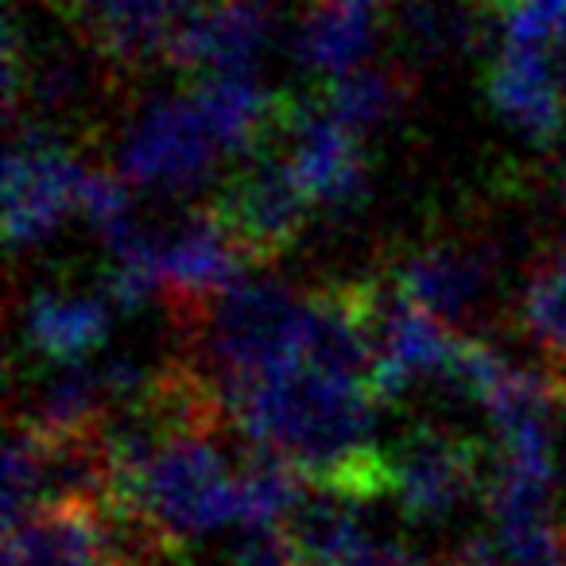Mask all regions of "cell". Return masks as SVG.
<instances>
[{
	"instance_id": "obj_1",
	"label": "cell",
	"mask_w": 566,
	"mask_h": 566,
	"mask_svg": "<svg viewBox=\"0 0 566 566\" xmlns=\"http://www.w3.org/2000/svg\"><path fill=\"white\" fill-rule=\"evenodd\" d=\"M373 403L365 380L334 377L311 361L280 365L226 392L229 419L252 447L354 501L392 493L388 450L373 447Z\"/></svg>"
},
{
	"instance_id": "obj_2",
	"label": "cell",
	"mask_w": 566,
	"mask_h": 566,
	"mask_svg": "<svg viewBox=\"0 0 566 566\" xmlns=\"http://www.w3.org/2000/svg\"><path fill=\"white\" fill-rule=\"evenodd\" d=\"M226 427H182L167 431L148 462L117 489L113 516H133L167 547L241 524V481L237 465L218 447Z\"/></svg>"
},
{
	"instance_id": "obj_3",
	"label": "cell",
	"mask_w": 566,
	"mask_h": 566,
	"mask_svg": "<svg viewBox=\"0 0 566 566\" xmlns=\"http://www.w3.org/2000/svg\"><path fill=\"white\" fill-rule=\"evenodd\" d=\"M187 334L190 365L226 400L229 388L256 380L280 365L303 361L307 295L275 280H237L202 303H175Z\"/></svg>"
},
{
	"instance_id": "obj_4",
	"label": "cell",
	"mask_w": 566,
	"mask_h": 566,
	"mask_svg": "<svg viewBox=\"0 0 566 566\" xmlns=\"http://www.w3.org/2000/svg\"><path fill=\"white\" fill-rule=\"evenodd\" d=\"M218 156H226V148L218 144L195 90H190V94L151 97L128 120L117 148V171L133 187L190 195L213 175Z\"/></svg>"
},
{
	"instance_id": "obj_5",
	"label": "cell",
	"mask_w": 566,
	"mask_h": 566,
	"mask_svg": "<svg viewBox=\"0 0 566 566\" xmlns=\"http://www.w3.org/2000/svg\"><path fill=\"white\" fill-rule=\"evenodd\" d=\"M315 198L292 171L287 156H268L264 148L252 164L213 198V218L233 233L252 264H268L303 237Z\"/></svg>"
},
{
	"instance_id": "obj_6",
	"label": "cell",
	"mask_w": 566,
	"mask_h": 566,
	"mask_svg": "<svg viewBox=\"0 0 566 566\" xmlns=\"http://www.w3.org/2000/svg\"><path fill=\"white\" fill-rule=\"evenodd\" d=\"M86 164L63 148L55 133L28 125L12 136L4 159V237L12 249L43 244L78 210V179Z\"/></svg>"
},
{
	"instance_id": "obj_7",
	"label": "cell",
	"mask_w": 566,
	"mask_h": 566,
	"mask_svg": "<svg viewBox=\"0 0 566 566\" xmlns=\"http://www.w3.org/2000/svg\"><path fill=\"white\" fill-rule=\"evenodd\" d=\"M392 496L416 524L447 520L481 485V450L450 427L419 423L388 450Z\"/></svg>"
},
{
	"instance_id": "obj_8",
	"label": "cell",
	"mask_w": 566,
	"mask_h": 566,
	"mask_svg": "<svg viewBox=\"0 0 566 566\" xmlns=\"http://www.w3.org/2000/svg\"><path fill=\"white\" fill-rule=\"evenodd\" d=\"M272 40V9L264 0H202L175 20L164 59L179 71H249Z\"/></svg>"
},
{
	"instance_id": "obj_9",
	"label": "cell",
	"mask_w": 566,
	"mask_h": 566,
	"mask_svg": "<svg viewBox=\"0 0 566 566\" xmlns=\"http://www.w3.org/2000/svg\"><path fill=\"white\" fill-rule=\"evenodd\" d=\"M283 136L292 140L287 164L300 175L315 206L354 210L365 198V156L361 136L349 133L326 105H287Z\"/></svg>"
},
{
	"instance_id": "obj_10",
	"label": "cell",
	"mask_w": 566,
	"mask_h": 566,
	"mask_svg": "<svg viewBox=\"0 0 566 566\" xmlns=\"http://www.w3.org/2000/svg\"><path fill=\"white\" fill-rule=\"evenodd\" d=\"M392 283L416 307L431 311L434 318L450 326H465L493 295L496 256L485 244L434 241L411 252L396 268Z\"/></svg>"
},
{
	"instance_id": "obj_11",
	"label": "cell",
	"mask_w": 566,
	"mask_h": 566,
	"mask_svg": "<svg viewBox=\"0 0 566 566\" xmlns=\"http://www.w3.org/2000/svg\"><path fill=\"white\" fill-rule=\"evenodd\" d=\"M489 102L496 117L532 144H551L566 125V97L558 86L551 48L504 35L501 55L489 71Z\"/></svg>"
},
{
	"instance_id": "obj_12",
	"label": "cell",
	"mask_w": 566,
	"mask_h": 566,
	"mask_svg": "<svg viewBox=\"0 0 566 566\" xmlns=\"http://www.w3.org/2000/svg\"><path fill=\"white\" fill-rule=\"evenodd\" d=\"M113 524L105 504H43L4 532V566H109Z\"/></svg>"
},
{
	"instance_id": "obj_13",
	"label": "cell",
	"mask_w": 566,
	"mask_h": 566,
	"mask_svg": "<svg viewBox=\"0 0 566 566\" xmlns=\"http://www.w3.org/2000/svg\"><path fill=\"white\" fill-rule=\"evenodd\" d=\"M244 264L252 260L233 241V233L213 218V210L195 213L171 233H159V272H164V287L171 292V307L202 303L226 292L229 283L241 280Z\"/></svg>"
},
{
	"instance_id": "obj_14",
	"label": "cell",
	"mask_w": 566,
	"mask_h": 566,
	"mask_svg": "<svg viewBox=\"0 0 566 566\" xmlns=\"http://www.w3.org/2000/svg\"><path fill=\"white\" fill-rule=\"evenodd\" d=\"M113 300L102 292H66V287H48L35 292L24 307V338L35 357L51 365L86 361L105 346L113 331Z\"/></svg>"
},
{
	"instance_id": "obj_15",
	"label": "cell",
	"mask_w": 566,
	"mask_h": 566,
	"mask_svg": "<svg viewBox=\"0 0 566 566\" xmlns=\"http://www.w3.org/2000/svg\"><path fill=\"white\" fill-rule=\"evenodd\" d=\"M90 48L120 66L164 59L167 35L182 17L171 0H66Z\"/></svg>"
},
{
	"instance_id": "obj_16",
	"label": "cell",
	"mask_w": 566,
	"mask_h": 566,
	"mask_svg": "<svg viewBox=\"0 0 566 566\" xmlns=\"http://www.w3.org/2000/svg\"><path fill=\"white\" fill-rule=\"evenodd\" d=\"M380 32V0H311L307 17L295 32V59L311 74L338 78L373 51Z\"/></svg>"
},
{
	"instance_id": "obj_17",
	"label": "cell",
	"mask_w": 566,
	"mask_h": 566,
	"mask_svg": "<svg viewBox=\"0 0 566 566\" xmlns=\"http://www.w3.org/2000/svg\"><path fill=\"white\" fill-rule=\"evenodd\" d=\"M283 527L292 535V547L303 566H349L357 551L369 543L361 520H357V501L346 493L315 485L311 496L303 493Z\"/></svg>"
},
{
	"instance_id": "obj_18",
	"label": "cell",
	"mask_w": 566,
	"mask_h": 566,
	"mask_svg": "<svg viewBox=\"0 0 566 566\" xmlns=\"http://www.w3.org/2000/svg\"><path fill=\"white\" fill-rule=\"evenodd\" d=\"M520 323L527 338L566 373V241L547 249L532 264L520 295Z\"/></svg>"
},
{
	"instance_id": "obj_19",
	"label": "cell",
	"mask_w": 566,
	"mask_h": 566,
	"mask_svg": "<svg viewBox=\"0 0 566 566\" xmlns=\"http://www.w3.org/2000/svg\"><path fill=\"white\" fill-rule=\"evenodd\" d=\"M403 97H408V82L400 71L388 66H357L349 74L331 78L323 94V105L349 128V133L365 136L373 128L388 125L400 113Z\"/></svg>"
},
{
	"instance_id": "obj_20",
	"label": "cell",
	"mask_w": 566,
	"mask_h": 566,
	"mask_svg": "<svg viewBox=\"0 0 566 566\" xmlns=\"http://www.w3.org/2000/svg\"><path fill=\"white\" fill-rule=\"evenodd\" d=\"M133 182L120 171H102V167H86L78 179V210L97 233H113L125 221H133Z\"/></svg>"
},
{
	"instance_id": "obj_21",
	"label": "cell",
	"mask_w": 566,
	"mask_h": 566,
	"mask_svg": "<svg viewBox=\"0 0 566 566\" xmlns=\"http://www.w3.org/2000/svg\"><path fill=\"white\" fill-rule=\"evenodd\" d=\"M221 566H303L283 524H233Z\"/></svg>"
},
{
	"instance_id": "obj_22",
	"label": "cell",
	"mask_w": 566,
	"mask_h": 566,
	"mask_svg": "<svg viewBox=\"0 0 566 566\" xmlns=\"http://www.w3.org/2000/svg\"><path fill=\"white\" fill-rule=\"evenodd\" d=\"M349 566H423V563H419V558L411 555L403 543H396V539H369L361 551H357Z\"/></svg>"
},
{
	"instance_id": "obj_23",
	"label": "cell",
	"mask_w": 566,
	"mask_h": 566,
	"mask_svg": "<svg viewBox=\"0 0 566 566\" xmlns=\"http://www.w3.org/2000/svg\"><path fill=\"white\" fill-rule=\"evenodd\" d=\"M551 63H555L558 86H563V97H566V40H558L555 48H551Z\"/></svg>"
},
{
	"instance_id": "obj_24",
	"label": "cell",
	"mask_w": 566,
	"mask_h": 566,
	"mask_svg": "<svg viewBox=\"0 0 566 566\" xmlns=\"http://www.w3.org/2000/svg\"><path fill=\"white\" fill-rule=\"evenodd\" d=\"M109 566H148V563H136V558H113Z\"/></svg>"
},
{
	"instance_id": "obj_25",
	"label": "cell",
	"mask_w": 566,
	"mask_h": 566,
	"mask_svg": "<svg viewBox=\"0 0 566 566\" xmlns=\"http://www.w3.org/2000/svg\"><path fill=\"white\" fill-rule=\"evenodd\" d=\"M558 175H563V187H566V144H563V164H558Z\"/></svg>"
}]
</instances>
